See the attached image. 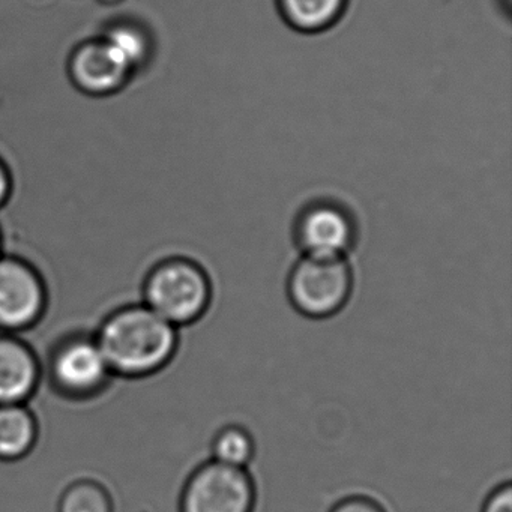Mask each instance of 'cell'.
I'll return each instance as SVG.
<instances>
[{
	"mask_svg": "<svg viewBox=\"0 0 512 512\" xmlns=\"http://www.w3.org/2000/svg\"><path fill=\"white\" fill-rule=\"evenodd\" d=\"M98 344L112 374L145 377L163 370L178 350V328L145 304L122 307L98 329Z\"/></svg>",
	"mask_w": 512,
	"mask_h": 512,
	"instance_id": "obj_1",
	"label": "cell"
},
{
	"mask_svg": "<svg viewBox=\"0 0 512 512\" xmlns=\"http://www.w3.org/2000/svg\"><path fill=\"white\" fill-rule=\"evenodd\" d=\"M212 296L208 272L187 257H170L155 265L143 287V304L176 328L202 319Z\"/></svg>",
	"mask_w": 512,
	"mask_h": 512,
	"instance_id": "obj_2",
	"label": "cell"
},
{
	"mask_svg": "<svg viewBox=\"0 0 512 512\" xmlns=\"http://www.w3.org/2000/svg\"><path fill=\"white\" fill-rule=\"evenodd\" d=\"M353 284L346 257L302 256L287 277V298L302 316L329 319L346 307Z\"/></svg>",
	"mask_w": 512,
	"mask_h": 512,
	"instance_id": "obj_3",
	"label": "cell"
},
{
	"mask_svg": "<svg viewBox=\"0 0 512 512\" xmlns=\"http://www.w3.org/2000/svg\"><path fill=\"white\" fill-rule=\"evenodd\" d=\"M256 499V484L247 469L209 460L188 476L179 512H254Z\"/></svg>",
	"mask_w": 512,
	"mask_h": 512,
	"instance_id": "obj_4",
	"label": "cell"
},
{
	"mask_svg": "<svg viewBox=\"0 0 512 512\" xmlns=\"http://www.w3.org/2000/svg\"><path fill=\"white\" fill-rule=\"evenodd\" d=\"M293 239L302 256L346 257L358 241V226L340 203L317 200L296 215Z\"/></svg>",
	"mask_w": 512,
	"mask_h": 512,
	"instance_id": "obj_5",
	"label": "cell"
},
{
	"mask_svg": "<svg viewBox=\"0 0 512 512\" xmlns=\"http://www.w3.org/2000/svg\"><path fill=\"white\" fill-rule=\"evenodd\" d=\"M47 292L34 266L14 256H0V329L31 328L46 311Z\"/></svg>",
	"mask_w": 512,
	"mask_h": 512,
	"instance_id": "obj_6",
	"label": "cell"
},
{
	"mask_svg": "<svg viewBox=\"0 0 512 512\" xmlns=\"http://www.w3.org/2000/svg\"><path fill=\"white\" fill-rule=\"evenodd\" d=\"M50 373L55 385L70 397L95 394L112 376L95 335H76L65 340L53 352Z\"/></svg>",
	"mask_w": 512,
	"mask_h": 512,
	"instance_id": "obj_7",
	"label": "cell"
},
{
	"mask_svg": "<svg viewBox=\"0 0 512 512\" xmlns=\"http://www.w3.org/2000/svg\"><path fill=\"white\" fill-rule=\"evenodd\" d=\"M68 68L74 85L92 97L116 94L134 74L103 35L80 44L71 55Z\"/></svg>",
	"mask_w": 512,
	"mask_h": 512,
	"instance_id": "obj_8",
	"label": "cell"
},
{
	"mask_svg": "<svg viewBox=\"0 0 512 512\" xmlns=\"http://www.w3.org/2000/svg\"><path fill=\"white\" fill-rule=\"evenodd\" d=\"M40 382L37 356L19 338L0 337V406L25 404Z\"/></svg>",
	"mask_w": 512,
	"mask_h": 512,
	"instance_id": "obj_9",
	"label": "cell"
},
{
	"mask_svg": "<svg viewBox=\"0 0 512 512\" xmlns=\"http://www.w3.org/2000/svg\"><path fill=\"white\" fill-rule=\"evenodd\" d=\"M349 0H277L287 26L301 34L316 35L334 28L346 14Z\"/></svg>",
	"mask_w": 512,
	"mask_h": 512,
	"instance_id": "obj_10",
	"label": "cell"
},
{
	"mask_svg": "<svg viewBox=\"0 0 512 512\" xmlns=\"http://www.w3.org/2000/svg\"><path fill=\"white\" fill-rule=\"evenodd\" d=\"M38 439V424L25 404L0 406V460L26 457Z\"/></svg>",
	"mask_w": 512,
	"mask_h": 512,
	"instance_id": "obj_11",
	"label": "cell"
},
{
	"mask_svg": "<svg viewBox=\"0 0 512 512\" xmlns=\"http://www.w3.org/2000/svg\"><path fill=\"white\" fill-rule=\"evenodd\" d=\"M211 449L212 460L227 466L247 469L256 454V442L247 428L230 424L215 434Z\"/></svg>",
	"mask_w": 512,
	"mask_h": 512,
	"instance_id": "obj_12",
	"label": "cell"
},
{
	"mask_svg": "<svg viewBox=\"0 0 512 512\" xmlns=\"http://www.w3.org/2000/svg\"><path fill=\"white\" fill-rule=\"evenodd\" d=\"M118 55L136 73L151 58V37L134 23H118L103 35Z\"/></svg>",
	"mask_w": 512,
	"mask_h": 512,
	"instance_id": "obj_13",
	"label": "cell"
},
{
	"mask_svg": "<svg viewBox=\"0 0 512 512\" xmlns=\"http://www.w3.org/2000/svg\"><path fill=\"white\" fill-rule=\"evenodd\" d=\"M58 512H113L112 497L98 482H74L62 494Z\"/></svg>",
	"mask_w": 512,
	"mask_h": 512,
	"instance_id": "obj_14",
	"label": "cell"
},
{
	"mask_svg": "<svg viewBox=\"0 0 512 512\" xmlns=\"http://www.w3.org/2000/svg\"><path fill=\"white\" fill-rule=\"evenodd\" d=\"M329 512H386L377 500L368 496H347L338 500Z\"/></svg>",
	"mask_w": 512,
	"mask_h": 512,
	"instance_id": "obj_15",
	"label": "cell"
},
{
	"mask_svg": "<svg viewBox=\"0 0 512 512\" xmlns=\"http://www.w3.org/2000/svg\"><path fill=\"white\" fill-rule=\"evenodd\" d=\"M481 512H512L511 482L497 485L485 499Z\"/></svg>",
	"mask_w": 512,
	"mask_h": 512,
	"instance_id": "obj_16",
	"label": "cell"
},
{
	"mask_svg": "<svg viewBox=\"0 0 512 512\" xmlns=\"http://www.w3.org/2000/svg\"><path fill=\"white\" fill-rule=\"evenodd\" d=\"M11 193H13V176L7 164L0 160V208L7 205Z\"/></svg>",
	"mask_w": 512,
	"mask_h": 512,
	"instance_id": "obj_17",
	"label": "cell"
},
{
	"mask_svg": "<svg viewBox=\"0 0 512 512\" xmlns=\"http://www.w3.org/2000/svg\"><path fill=\"white\" fill-rule=\"evenodd\" d=\"M101 2H104V4H116L119 0H101Z\"/></svg>",
	"mask_w": 512,
	"mask_h": 512,
	"instance_id": "obj_18",
	"label": "cell"
},
{
	"mask_svg": "<svg viewBox=\"0 0 512 512\" xmlns=\"http://www.w3.org/2000/svg\"><path fill=\"white\" fill-rule=\"evenodd\" d=\"M0 248H2V238H0Z\"/></svg>",
	"mask_w": 512,
	"mask_h": 512,
	"instance_id": "obj_19",
	"label": "cell"
}]
</instances>
